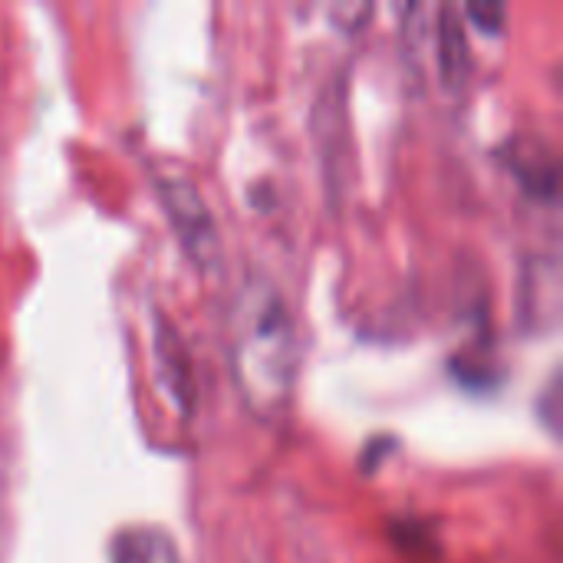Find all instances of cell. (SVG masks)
<instances>
[{"mask_svg": "<svg viewBox=\"0 0 563 563\" xmlns=\"http://www.w3.org/2000/svg\"><path fill=\"white\" fill-rule=\"evenodd\" d=\"M442 40H445V43H442V66H445V73L455 79V76H459L455 63L465 66V33H462V20L452 23V7L442 10Z\"/></svg>", "mask_w": 563, "mask_h": 563, "instance_id": "277c9868", "label": "cell"}, {"mask_svg": "<svg viewBox=\"0 0 563 563\" xmlns=\"http://www.w3.org/2000/svg\"><path fill=\"white\" fill-rule=\"evenodd\" d=\"M112 563H181L175 538L162 528H132L119 534Z\"/></svg>", "mask_w": 563, "mask_h": 563, "instance_id": "3957f363", "label": "cell"}, {"mask_svg": "<svg viewBox=\"0 0 563 563\" xmlns=\"http://www.w3.org/2000/svg\"><path fill=\"white\" fill-rule=\"evenodd\" d=\"M158 195H162L165 214H168L181 247L188 251V257L201 271L214 267V261H218V228H214V218H211L208 205L201 201L198 188L188 178L168 175V178L158 181Z\"/></svg>", "mask_w": 563, "mask_h": 563, "instance_id": "7a4b0ae2", "label": "cell"}, {"mask_svg": "<svg viewBox=\"0 0 563 563\" xmlns=\"http://www.w3.org/2000/svg\"><path fill=\"white\" fill-rule=\"evenodd\" d=\"M465 13L482 26V30H488V33H501V26H505V16H508V10H505V3H468L465 7Z\"/></svg>", "mask_w": 563, "mask_h": 563, "instance_id": "5b68a950", "label": "cell"}, {"mask_svg": "<svg viewBox=\"0 0 563 563\" xmlns=\"http://www.w3.org/2000/svg\"><path fill=\"white\" fill-rule=\"evenodd\" d=\"M228 360L254 416L274 422L290 409L300 376V333L287 300L264 277L244 280L228 310Z\"/></svg>", "mask_w": 563, "mask_h": 563, "instance_id": "6da1fadb", "label": "cell"}]
</instances>
